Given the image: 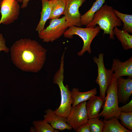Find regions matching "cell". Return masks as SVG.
<instances>
[{
	"label": "cell",
	"instance_id": "obj_1",
	"mask_svg": "<svg viewBox=\"0 0 132 132\" xmlns=\"http://www.w3.org/2000/svg\"><path fill=\"white\" fill-rule=\"evenodd\" d=\"M47 50L37 41L21 39L15 42L10 50L13 64L22 71L37 73L42 69Z\"/></svg>",
	"mask_w": 132,
	"mask_h": 132
},
{
	"label": "cell",
	"instance_id": "obj_2",
	"mask_svg": "<svg viewBox=\"0 0 132 132\" xmlns=\"http://www.w3.org/2000/svg\"><path fill=\"white\" fill-rule=\"evenodd\" d=\"M111 6L106 4L103 5L94 14L91 22L86 26V27H95L99 25L103 31V34H109L110 39H115L113 29L116 27H120L122 22L116 16Z\"/></svg>",
	"mask_w": 132,
	"mask_h": 132
},
{
	"label": "cell",
	"instance_id": "obj_3",
	"mask_svg": "<svg viewBox=\"0 0 132 132\" xmlns=\"http://www.w3.org/2000/svg\"><path fill=\"white\" fill-rule=\"evenodd\" d=\"M65 53V52L64 51L61 56L59 67L54 76L53 82L58 85L61 96L60 105L54 111L55 113L58 116L66 118L72 107V99L71 91L68 86L67 85H65L63 83Z\"/></svg>",
	"mask_w": 132,
	"mask_h": 132
},
{
	"label": "cell",
	"instance_id": "obj_4",
	"mask_svg": "<svg viewBox=\"0 0 132 132\" xmlns=\"http://www.w3.org/2000/svg\"><path fill=\"white\" fill-rule=\"evenodd\" d=\"M100 29L99 26L86 28L72 26H70L63 34L67 38H72L74 35H77L82 39L83 45L81 50L77 55L81 56L86 51L90 54L92 52L90 47L91 43L94 38L100 32Z\"/></svg>",
	"mask_w": 132,
	"mask_h": 132
},
{
	"label": "cell",
	"instance_id": "obj_5",
	"mask_svg": "<svg viewBox=\"0 0 132 132\" xmlns=\"http://www.w3.org/2000/svg\"><path fill=\"white\" fill-rule=\"evenodd\" d=\"M105 101L102 111L98 118L101 117L107 120L114 117L118 118L121 112L118 106L116 79L113 77L111 83L107 89Z\"/></svg>",
	"mask_w": 132,
	"mask_h": 132
},
{
	"label": "cell",
	"instance_id": "obj_6",
	"mask_svg": "<svg viewBox=\"0 0 132 132\" xmlns=\"http://www.w3.org/2000/svg\"><path fill=\"white\" fill-rule=\"evenodd\" d=\"M104 55L103 54L101 53L99 54L98 57L94 56L93 60L98 67V74L95 81L99 86V96L104 103L106 91L113 80V72L111 69H107L105 68Z\"/></svg>",
	"mask_w": 132,
	"mask_h": 132
},
{
	"label": "cell",
	"instance_id": "obj_7",
	"mask_svg": "<svg viewBox=\"0 0 132 132\" xmlns=\"http://www.w3.org/2000/svg\"><path fill=\"white\" fill-rule=\"evenodd\" d=\"M51 20L49 25L38 33L39 37L44 42H53L63 35L68 28L64 16Z\"/></svg>",
	"mask_w": 132,
	"mask_h": 132
},
{
	"label": "cell",
	"instance_id": "obj_8",
	"mask_svg": "<svg viewBox=\"0 0 132 132\" xmlns=\"http://www.w3.org/2000/svg\"><path fill=\"white\" fill-rule=\"evenodd\" d=\"M1 24L9 25L13 22L18 18L20 6L16 0H0Z\"/></svg>",
	"mask_w": 132,
	"mask_h": 132
},
{
	"label": "cell",
	"instance_id": "obj_9",
	"mask_svg": "<svg viewBox=\"0 0 132 132\" xmlns=\"http://www.w3.org/2000/svg\"><path fill=\"white\" fill-rule=\"evenodd\" d=\"M64 14L68 27L74 26L81 27L80 20L81 15L79 8L85 0H66Z\"/></svg>",
	"mask_w": 132,
	"mask_h": 132
},
{
	"label": "cell",
	"instance_id": "obj_10",
	"mask_svg": "<svg viewBox=\"0 0 132 132\" xmlns=\"http://www.w3.org/2000/svg\"><path fill=\"white\" fill-rule=\"evenodd\" d=\"M86 101L72 106L66 117V121L75 131L80 125L88 120L86 107Z\"/></svg>",
	"mask_w": 132,
	"mask_h": 132
},
{
	"label": "cell",
	"instance_id": "obj_11",
	"mask_svg": "<svg viewBox=\"0 0 132 132\" xmlns=\"http://www.w3.org/2000/svg\"><path fill=\"white\" fill-rule=\"evenodd\" d=\"M132 78L120 77L116 79L119 103L126 104L132 93Z\"/></svg>",
	"mask_w": 132,
	"mask_h": 132
},
{
	"label": "cell",
	"instance_id": "obj_12",
	"mask_svg": "<svg viewBox=\"0 0 132 132\" xmlns=\"http://www.w3.org/2000/svg\"><path fill=\"white\" fill-rule=\"evenodd\" d=\"M111 69L113 72V77L116 79L124 76L132 78V57L124 62L114 59Z\"/></svg>",
	"mask_w": 132,
	"mask_h": 132
},
{
	"label": "cell",
	"instance_id": "obj_13",
	"mask_svg": "<svg viewBox=\"0 0 132 132\" xmlns=\"http://www.w3.org/2000/svg\"><path fill=\"white\" fill-rule=\"evenodd\" d=\"M45 114L44 116V120L49 124L54 129L64 131L70 130L72 128L67 123L66 118L56 115L54 111L50 109L45 110Z\"/></svg>",
	"mask_w": 132,
	"mask_h": 132
},
{
	"label": "cell",
	"instance_id": "obj_14",
	"mask_svg": "<svg viewBox=\"0 0 132 132\" xmlns=\"http://www.w3.org/2000/svg\"><path fill=\"white\" fill-rule=\"evenodd\" d=\"M104 103V101L99 96L95 95L91 97L86 104L88 119L98 117Z\"/></svg>",
	"mask_w": 132,
	"mask_h": 132
},
{
	"label": "cell",
	"instance_id": "obj_15",
	"mask_svg": "<svg viewBox=\"0 0 132 132\" xmlns=\"http://www.w3.org/2000/svg\"><path fill=\"white\" fill-rule=\"evenodd\" d=\"M72 99V106H74L82 102L86 101L97 93V89L94 88L85 92L79 91L78 88H74L71 91Z\"/></svg>",
	"mask_w": 132,
	"mask_h": 132
},
{
	"label": "cell",
	"instance_id": "obj_16",
	"mask_svg": "<svg viewBox=\"0 0 132 132\" xmlns=\"http://www.w3.org/2000/svg\"><path fill=\"white\" fill-rule=\"evenodd\" d=\"M118 118L114 117L107 120L104 119L102 132H132L120 123Z\"/></svg>",
	"mask_w": 132,
	"mask_h": 132
},
{
	"label": "cell",
	"instance_id": "obj_17",
	"mask_svg": "<svg viewBox=\"0 0 132 132\" xmlns=\"http://www.w3.org/2000/svg\"><path fill=\"white\" fill-rule=\"evenodd\" d=\"M42 3V10L39 22L35 31L38 33L43 30L47 21L49 19L51 13V8L49 0H41Z\"/></svg>",
	"mask_w": 132,
	"mask_h": 132
},
{
	"label": "cell",
	"instance_id": "obj_18",
	"mask_svg": "<svg viewBox=\"0 0 132 132\" xmlns=\"http://www.w3.org/2000/svg\"><path fill=\"white\" fill-rule=\"evenodd\" d=\"M113 33L120 42L122 47L125 50L132 49V35L127 32L119 29L116 27Z\"/></svg>",
	"mask_w": 132,
	"mask_h": 132
},
{
	"label": "cell",
	"instance_id": "obj_19",
	"mask_svg": "<svg viewBox=\"0 0 132 132\" xmlns=\"http://www.w3.org/2000/svg\"><path fill=\"white\" fill-rule=\"evenodd\" d=\"M105 0H96L91 8L81 17L80 22L82 26H86L92 21L95 13L105 3Z\"/></svg>",
	"mask_w": 132,
	"mask_h": 132
},
{
	"label": "cell",
	"instance_id": "obj_20",
	"mask_svg": "<svg viewBox=\"0 0 132 132\" xmlns=\"http://www.w3.org/2000/svg\"><path fill=\"white\" fill-rule=\"evenodd\" d=\"M50 3L51 13L49 19L59 18L64 14L66 0H49Z\"/></svg>",
	"mask_w": 132,
	"mask_h": 132
},
{
	"label": "cell",
	"instance_id": "obj_21",
	"mask_svg": "<svg viewBox=\"0 0 132 132\" xmlns=\"http://www.w3.org/2000/svg\"><path fill=\"white\" fill-rule=\"evenodd\" d=\"M114 12L123 23L122 30L132 33V15L125 14L114 9Z\"/></svg>",
	"mask_w": 132,
	"mask_h": 132
},
{
	"label": "cell",
	"instance_id": "obj_22",
	"mask_svg": "<svg viewBox=\"0 0 132 132\" xmlns=\"http://www.w3.org/2000/svg\"><path fill=\"white\" fill-rule=\"evenodd\" d=\"M36 132H59L58 130L54 129L51 126L44 120H36L33 122Z\"/></svg>",
	"mask_w": 132,
	"mask_h": 132
},
{
	"label": "cell",
	"instance_id": "obj_23",
	"mask_svg": "<svg viewBox=\"0 0 132 132\" xmlns=\"http://www.w3.org/2000/svg\"><path fill=\"white\" fill-rule=\"evenodd\" d=\"M98 117L88 120V123L91 132H102L103 122L102 120H100Z\"/></svg>",
	"mask_w": 132,
	"mask_h": 132
},
{
	"label": "cell",
	"instance_id": "obj_24",
	"mask_svg": "<svg viewBox=\"0 0 132 132\" xmlns=\"http://www.w3.org/2000/svg\"><path fill=\"white\" fill-rule=\"evenodd\" d=\"M121 123L127 129L132 131V112H121L118 117Z\"/></svg>",
	"mask_w": 132,
	"mask_h": 132
},
{
	"label": "cell",
	"instance_id": "obj_25",
	"mask_svg": "<svg viewBox=\"0 0 132 132\" xmlns=\"http://www.w3.org/2000/svg\"><path fill=\"white\" fill-rule=\"evenodd\" d=\"M10 50L6 45V41L3 35L0 33V52L3 51L5 53H8Z\"/></svg>",
	"mask_w": 132,
	"mask_h": 132
},
{
	"label": "cell",
	"instance_id": "obj_26",
	"mask_svg": "<svg viewBox=\"0 0 132 132\" xmlns=\"http://www.w3.org/2000/svg\"><path fill=\"white\" fill-rule=\"evenodd\" d=\"M119 108L121 112H132V99L128 103L123 106Z\"/></svg>",
	"mask_w": 132,
	"mask_h": 132
},
{
	"label": "cell",
	"instance_id": "obj_27",
	"mask_svg": "<svg viewBox=\"0 0 132 132\" xmlns=\"http://www.w3.org/2000/svg\"><path fill=\"white\" fill-rule=\"evenodd\" d=\"M75 131L76 132H91L87 121L80 125Z\"/></svg>",
	"mask_w": 132,
	"mask_h": 132
},
{
	"label": "cell",
	"instance_id": "obj_28",
	"mask_svg": "<svg viewBox=\"0 0 132 132\" xmlns=\"http://www.w3.org/2000/svg\"><path fill=\"white\" fill-rule=\"evenodd\" d=\"M30 0H23L22 2V4L21 8L23 9L26 7L28 5V3Z\"/></svg>",
	"mask_w": 132,
	"mask_h": 132
},
{
	"label": "cell",
	"instance_id": "obj_29",
	"mask_svg": "<svg viewBox=\"0 0 132 132\" xmlns=\"http://www.w3.org/2000/svg\"><path fill=\"white\" fill-rule=\"evenodd\" d=\"M18 2H22L23 0H16Z\"/></svg>",
	"mask_w": 132,
	"mask_h": 132
}]
</instances>
